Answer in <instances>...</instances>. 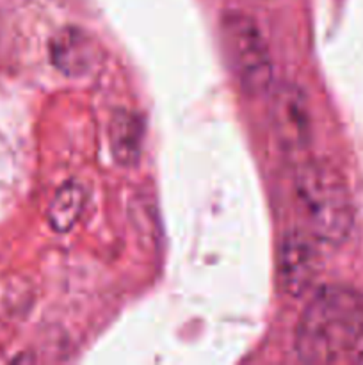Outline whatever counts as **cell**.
<instances>
[{
  "label": "cell",
  "mask_w": 363,
  "mask_h": 365,
  "mask_svg": "<svg viewBox=\"0 0 363 365\" xmlns=\"http://www.w3.org/2000/svg\"><path fill=\"white\" fill-rule=\"evenodd\" d=\"M363 335V299L352 289L326 285L313 292L299 321L295 349L305 362H330Z\"/></svg>",
  "instance_id": "cell-1"
},
{
  "label": "cell",
  "mask_w": 363,
  "mask_h": 365,
  "mask_svg": "<svg viewBox=\"0 0 363 365\" xmlns=\"http://www.w3.org/2000/svg\"><path fill=\"white\" fill-rule=\"evenodd\" d=\"M294 198L302 230L317 242L338 246L347 241L354 210L347 185L337 170L317 160L301 163L295 168Z\"/></svg>",
  "instance_id": "cell-2"
},
{
  "label": "cell",
  "mask_w": 363,
  "mask_h": 365,
  "mask_svg": "<svg viewBox=\"0 0 363 365\" xmlns=\"http://www.w3.org/2000/svg\"><path fill=\"white\" fill-rule=\"evenodd\" d=\"M221 34L228 64L242 91L251 96L265 95L273 86L274 68L265 36L255 18L242 11H226L221 18Z\"/></svg>",
  "instance_id": "cell-3"
},
{
  "label": "cell",
  "mask_w": 363,
  "mask_h": 365,
  "mask_svg": "<svg viewBox=\"0 0 363 365\" xmlns=\"http://www.w3.org/2000/svg\"><path fill=\"white\" fill-rule=\"evenodd\" d=\"M270 120L281 148L288 153H299L312 139V114L308 98L298 84L283 82L273 89Z\"/></svg>",
  "instance_id": "cell-4"
},
{
  "label": "cell",
  "mask_w": 363,
  "mask_h": 365,
  "mask_svg": "<svg viewBox=\"0 0 363 365\" xmlns=\"http://www.w3.org/2000/svg\"><path fill=\"white\" fill-rule=\"evenodd\" d=\"M315 242L302 228L285 235L280 250V282L285 294L301 298L312 287L319 269Z\"/></svg>",
  "instance_id": "cell-5"
},
{
  "label": "cell",
  "mask_w": 363,
  "mask_h": 365,
  "mask_svg": "<svg viewBox=\"0 0 363 365\" xmlns=\"http://www.w3.org/2000/svg\"><path fill=\"white\" fill-rule=\"evenodd\" d=\"M50 61L66 77H82L96 64V43L77 27H66L50 39Z\"/></svg>",
  "instance_id": "cell-6"
},
{
  "label": "cell",
  "mask_w": 363,
  "mask_h": 365,
  "mask_svg": "<svg viewBox=\"0 0 363 365\" xmlns=\"http://www.w3.org/2000/svg\"><path fill=\"white\" fill-rule=\"evenodd\" d=\"M109 135L110 152L121 166H134L141 159L144 127L137 114L117 109L110 118Z\"/></svg>",
  "instance_id": "cell-7"
},
{
  "label": "cell",
  "mask_w": 363,
  "mask_h": 365,
  "mask_svg": "<svg viewBox=\"0 0 363 365\" xmlns=\"http://www.w3.org/2000/svg\"><path fill=\"white\" fill-rule=\"evenodd\" d=\"M85 192L77 180H68L57 189L48 207V223L52 230L66 234L77 225L84 210Z\"/></svg>",
  "instance_id": "cell-8"
},
{
  "label": "cell",
  "mask_w": 363,
  "mask_h": 365,
  "mask_svg": "<svg viewBox=\"0 0 363 365\" xmlns=\"http://www.w3.org/2000/svg\"><path fill=\"white\" fill-rule=\"evenodd\" d=\"M358 362H363V355L358 356Z\"/></svg>",
  "instance_id": "cell-9"
}]
</instances>
